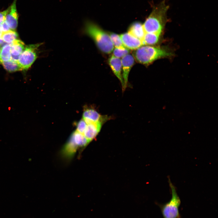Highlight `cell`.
Instances as JSON below:
<instances>
[{
  "label": "cell",
  "mask_w": 218,
  "mask_h": 218,
  "mask_svg": "<svg viewBox=\"0 0 218 218\" xmlns=\"http://www.w3.org/2000/svg\"><path fill=\"white\" fill-rule=\"evenodd\" d=\"M83 32L91 38L98 48L104 53L109 54L114 48V46L109 34L98 25L90 21L85 23Z\"/></svg>",
  "instance_id": "cell-2"
},
{
  "label": "cell",
  "mask_w": 218,
  "mask_h": 218,
  "mask_svg": "<svg viewBox=\"0 0 218 218\" xmlns=\"http://www.w3.org/2000/svg\"><path fill=\"white\" fill-rule=\"evenodd\" d=\"M18 35L15 31L11 30L7 32L2 33L1 38L4 41L7 43L11 44L17 39Z\"/></svg>",
  "instance_id": "cell-18"
},
{
  "label": "cell",
  "mask_w": 218,
  "mask_h": 218,
  "mask_svg": "<svg viewBox=\"0 0 218 218\" xmlns=\"http://www.w3.org/2000/svg\"><path fill=\"white\" fill-rule=\"evenodd\" d=\"M109 34L113 45L115 48L122 49L127 48L123 44L119 35L113 33H110Z\"/></svg>",
  "instance_id": "cell-19"
},
{
  "label": "cell",
  "mask_w": 218,
  "mask_h": 218,
  "mask_svg": "<svg viewBox=\"0 0 218 218\" xmlns=\"http://www.w3.org/2000/svg\"><path fill=\"white\" fill-rule=\"evenodd\" d=\"M168 8L164 1L153 8L143 24L145 33L161 34L166 22V14Z\"/></svg>",
  "instance_id": "cell-1"
},
{
  "label": "cell",
  "mask_w": 218,
  "mask_h": 218,
  "mask_svg": "<svg viewBox=\"0 0 218 218\" xmlns=\"http://www.w3.org/2000/svg\"><path fill=\"white\" fill-rule=\"evenodd\" d=\"M70 137L78 147H85L90 142L83 134L76 130L74 131Z\"/></svg>",
  "instance_id": "cell-15"
},
{
  "label": "cell",
  "mask_w": 218,
  "mask_h": 218,
  "mask_svg": "<svg viewBox=\"0 0 218 218\" xmlns=\"http://www.w3.org/2000/svg\"><path fill=\"white\" fill-rule=\"evenodd\" d=\"M4 68L8 71L13 72L22 71V69L17 61L12 60L2 61V64Z\"/></svg>",
  "instance_id": "cell-17"
},
{
  "label": "cell",
  "mask_w": 218,
  "mask_h": 218,
  "mask_svg": "<svg viewBox=\"0 0 218 218\" xmlns=\"http://www.w3.org/2000/svg\"><path fill=\"white\" fill-rule=\"evenodd\" d=\"M78 147L70 137L62 150V153L66 157H72L76 152Z\"/></svg>",
  "instance_id": "cell-14"
},
{
  "label": "cell",
  "mask_w": 218,
  "mask_h": 218,
  "mask_svg": "<svg viewBox=\"0 0 218 218\" xmlns=\"http://www.w3.org/2000/svg\"><path fill=\"white\" fill-rule=\"evenodd\" d=\"M17 0H14L9 8L5 19V21L10 29L15 31L18 25L19 15L18 13L16 2Z\"/></svg>",
  "instance_id": "cell-7"
},
{
  "label": "cell",
  "mask_w": 218,
  "mask_h": 218,
  "mask_svg": "<svg viewBox=\"0 0 218 218\" xmlns=\"http://www.w3.org/2000/svg\"><path fill=\"white\" fill-rule=\"evenodd\" d=\"M121 61L122 74L124 82L123 90L124 91L127 85L129 73L134 63V59L131 54H128L122 58Z\"/></svg>",
  "instance_id": "cell-8"
},
{
  "label": "cell",
  "mask_w": 218,
  "mask_h": 218,
  "mask_svg": "<svg viewBox=\"0 0 218 218\" xmlns=\"http://www.w3.org/2000/svg\"><path fill=\"white\" fill-rule=\"evenodd\" d=\"M128 33L142 41L145 32L143 24L139 22H135L129 27Z\"/></svg>",
  "instance_id": "cell-13"
},
{
  "label": "cell",
  "mask_w": 218,
  "mask_h": 218,
  "mask_svg": "<svg viewBox=\"0 0 218 218\" xmlns=\"http://www.w3.org/2000/svg\"><path fill=\"white\" fill-rule=\"evenodd\" d=\"M2 34V33L1 32H0V38H1Z\"/></svg>",
  "instance_id": "cell-27"
},
{
  "label": "cell",
  "mask_w": 218,
  "mask_h": 218,
  "mask_svg": "<svg viewBox=\"0 0 218 218\" xmlns=\"http://www.w3.org/2000/svg\"><path fill=\"white\" fill-rule=\"evenodd\" d=\"M120 35L124 46L129 50H136L143 45L142 41L128 32L122 34Z\"/></svg>",
  "instance_id": "cell-9"
},
{
  "label": "cell",
  "mask_w": 218,
  "mask_h": 218,
  "mask_svg": "<svg viewBox=\"0 0 218 218\" xmlns=\"http://www.w3.org/2000/svg\"><path fill=\"white\" fill-rule=\"evenodd\" d=\"M168 182L172 193V197L168 202L163 204H159L164 218H181L179 207L181 204L180 200L178 195L175 187L168 177Z\"/></svg>",
  "instance_id": "cell-4"
},
{
  "label": "cell",
  "mask_w": 218,
  "mask_h": 218,
  "mask_svg": "<svg viewBox=\"0 0 218 218\" xmlns=\"http://www.w3.org/2000/svg\"><path fill=\"white\" fill-rule=\"evenodd\" d=\"M161 34L155 33H146L142 42L143 45H154L159 41Z\"/></svg>",
  "instance_id": "cell-16"
},
{
  "label": "cell",
  "mask_w": 218,
  "mask_h": 218,
  "mask_svg": "<svg viewBox=\"0 0 218 218\" xmlns=\"http://www.w3.org/2000/svg\"><path fill=\"white\" fill-rule=\"evenodd\" d=\"M11 44V60L17 61L18 57L24 50V43L19 39H16Z\"/></svg>",
  "instance_id": "cell-12"
},
{
  "label": "cell",
  "mask_w": 218,
  "mask_h": 218,
  "mask_svg": "<svg viewBox=\"0 0 218 218\" xmlns=\"http://www.w3.org/2000/svg\"><path fill=\"white\" fill-rule=\"evenodd\" d=\"M87 125V124L84 120L83 118L81 119L77 124L76 130L83 134Z\"/></svg>",
  "instance_id": "cell-22"
},
{
  "label": "cell",
  "mask_w": 218,
  "mask_h": 218,
  "mask_svg": "<svg viewBox=\"0 0 218 218\" xmlns=\"http://www.w3.org/2000/svg\"><path fill=\"white\" fill-rule=\"evenodd\" d=\"M42 43L27 46L19 56L17 62L22 70L28 69L38 57L39 47Z\"/></svg>",
  "instance_id": "cell-5"
},
{
  "label": "cell",
  "mask_w": 218,
  "mask_h": 218,
  "mask_svg": "<svg viewBox=\"0 0 218 218\" xmlns=\"http://www.w3.org/2000/svg\"><path fill=\"white\" fill-rule=\"evenodd\" d=\"M11 44H7L4 46L1 51V57L2 61H6L11 60Z\"/></svg>",
  "instance_id": "cell-20"
},
{
  "label": "cell",
  "mask_w": 218,
  "mask_h": 218,
  "mask_svg": "<svg viewBox=\"0 0 218 218\" xmlns=\"http://www.w3.org/2000/svg\"><path fill=\"white\" fill-rule=\"evenodd\" d=\"M113 55L117 58H122L125 55L129 54V49L127 48L122 49L115 48L113 50Z\"/></svg>",
  "instance_id": "cell-21"
},
{
  "label": "cell",
  "mask_w": 218,
  "mask_h": 218,
  "mask_svg": "<svg viewBox=\"0 0 218 218\" xmlns=\"http://www.w3.org/2000/svg\"><path fill=\"white\" fill-rule=\"evenodd\" d=\"M103 124L100 122L87 124L83 134L90 142L94 139L99 133Z\"/></svg>",
  "instance_id": "cell-11"
},
{
  "label": "cell",
  "mask_w": 218,
  "mask_h": 218,
  "mask_svg": "<svg viewBox=\"0 0 218 218\" xmlns=\"http://www.w3.org/2000/svg\"><path fill=\"white\" fill-rule=\"evenodd\" d=\"M1 48L0 47V64H2V61L1 59Z\"/></svg>",
  "instance_id": "cell-25"
},
{
  "label": "cell",
  "mask_w": 218,
  "mask_h": 218,
  "mask_svg": "<svg viewBox=\"0 0 218 218\" xmlns=\"http://www.w3.org/2000/svg\"><path fill=\"white\" fill-rule=\"evenodd\" d=\"M8 7L6 9L2 11H0V25L5 20L6 15L9 10Z\"/></svg>",
  "instance_id": "cell-23"
},
{
  "label": "cell",
  "mask_w": 218,
  "mask_h": 218,
  "mask_svg": "<svg viewBox=\"0 0 218 218\" xmlns=\"http://www.w3.org/2000/svg\"><path fill=\"white\" fill-rule=\"evenodd\" d=\"M0 32H1V31H0Z\"/></svg>",
  "instance_id": "cell-28"
},
{
  "label": "cell",
  "mask_w": 218,
  "mask_h": 218,
  "mask_svg": "<svg viewBox=\"0 0 218 218\" xmlns=\"http://www.w3.org/2000/svg\"><path fill=\"white\" fill-rule=\"evenodd\" d=\"M173 53L167 48L147 45L142 46L134 53V56L139 63L148 64L162 58L170 57Z\"/></svg>",
  "instance_id": "cell-3"
},
{
  "label": "cell",
  "mask_w": 218,
  "mask_h": 218,
  "mask_svg": "<svg viewBox=\"0 0 218 218\" xmlns=\"http://www.w3.org/2000/svg\"><path fill=\"white\" fill-rule=\"evenodd\" d=\"M0 31L2 33L11 30L5 21L0 25Z\"/></svg>",
  "instance_id": "cell-24"
},
{
  "label": "cell",
  "mask_w": 218,
  "mask_h": 218,
  "mask_svg": "<svg viewBox=\"0 0 218 218\" xmlns=\"http://www.w3.org/2000/svg\"><path fill=\"white\" fill-rule=\"evenodd\" d=\"M3 42L4 41L2 38H0V45L2 44L3 43Z\"/></svg>",
  "instance_id": "cell-26"
},
{
  "label": "cell",
  "mask_w": 218,
  "mask_h": 218,
  "mask_svg": "<svg viewBox=\"0 0 218 218\" xmlns=\"http://www.w3.org/2000/svg\"><path fill=\"white\" fill-rule=\"evenodd\" d=\"M108 63L115 75L120 81L122 88L124 86V82L122 74V64L121 60L113 55L108 60Z\"/></svg>",
  "instance_id": "cell-10"
},
{
  "label": "cell",
  "mask_w": 218,
  "mask_h": 218,
  "mask_svg": "<svg viewBox=\"0 0 218 218\" xmlns=\"http://www.w3.org/2000/svg\"><path fill=\"white\" fill-rule=\"evenodd\" d=\"M82 116L87 124L97 122L104 124L110 118L106 115H101L95 109L89 107H85Z\"/></svg>",
  "instance_id": "cell-6"
}]
</instances>
